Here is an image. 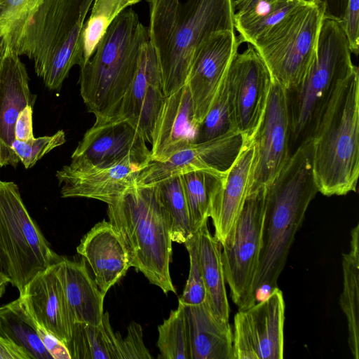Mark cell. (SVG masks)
<instances>
[{
	"label": "cell",
	"instance_id": "9",
	"mask_svg": "<svg viewBox=\"0 0 359 359\" xmlns=\"http://www.w3.org/2000/svg\"><path fill=\"white\" fill-rule=\"evenodd\" d=\"M62 257L31 217L13 182L0 180V266L21 294L39 272Z\"/></svg>",
	"mask_w": 359,
	"mask_h": 359
},
{
	"label": "cell",
	"instance_id": "35",
	"mask_svg": "<svg viewBox=\"0 0 359 359\" xmlns=\"http://www.w3.org/2000/svg\"><path fill=\"white\" fill-rule=\"evenodd\" d=\"M43 0H4L0 5V38L14 50L29 20Z\"/></svg>",
	"mask_w": 359,
	"mask_h": 359
},
{
	"label": "cell",
	"instance_id": "41",
	"mask_svg": "<svg viewBox=\"0 0 359 359\" xmlns=\"http://www.w3.org/2000/svg\"><path fill=\"white\" fill-rule=\"evenodd\" d=\"M33 107L28 105L19 114L14 126L15 138L27 141L34 138L33 133Z\"/></svg>",
	"mask_w": 359,
	"mask_h": 359
},
{
	"label": "cell",
	"instance_id": "27",
	"mask_svg": "<svg viewBox=\"0 0 359 359\" xmlns=\"http://www.w3.org/2000/svg\"><path fill=\"white\" fill-rule=\"evenodd\" d=\"M343 290L339 305L348 325V344L359 358V224L351 231L350 249L342 254Z\"/></svg>",
	"mask_w": 359,
	"mask_h": 359
},
{
	"label": "cell",
	"instance_id": "12",
	"mask_svg": "<svg viewBox=\"0 0 359 359\" xmlns=\"http://www.w3.org/2000/svg\"><path fill=\"white\" fill-rule=\"evenodd\" d=\"M225 81L236 130L244 138H252L264 116L273 81L252 44L235 55Z\"/></svg>",
	"mask_w": 359,
	"mask_h": 359
},
{
	"label": "cell",
	"instance_id": "39",
	"mask_svg": "<svg viewBox=\"0 0 359 359\" xmlns=\"http://www.w3.org/2000/svg\"><path fill=\"white\" fill-rule=\"evenodd\" d=\"M127 330L125 338H122L118 333H115L116 359L152 358L144 345L141 325L135 322H131Z\"/></svg>",
	"mask_w": 359,
	"mask_h": 359
},
{
	"label": "cell",
	"instance_id": "31",
	"mask_svg": "<svg viewBox=\"0 0 359 359\" xmlns=\"http://www.w3.org/2000/svg\"><path fill=\"white\" fill-rule=\"evenodd\" d=\"M305 0H270L257 4L241 14H235L234 27L243 43H252Z\"/></svg>",
	"mask_w": 359,
	"mask_h": 359
},
{
	"label": "cell",
	"instance_id": "26",
	"mask_svg": "<svg viewBox=\"0 0 359 359\" xmlns=\"http://www.w3.org/2000/svg\"><path fill=\"white\" fill-rule=\"evenodd\" d=\"M205 223L198 230V253L205 290V302L219 319L229 320V304L222 259V245Z\"/></svg>",
	"mask_w": 359,
	"mask_h": 359
},
{
	"label": "cell",
	"instance_id": "5",
	"mask_svg": "<svg viewBox=\"0 0 359 359\" xmlns=\"http://www.w3.org/2000/svg\"><path fill=\"white\" fill-rule=\"evenodd\" d=\"M318 192L355 191L359 175V72L355 66L332 95L311 137Z\"/></svg>",
	"mask_w": 359,
	"mask_h": 359
},
{
	"label": "cell",
	"instance_id": "48",
	"mask_svg": "<svg viewBox=\"0 0 359 359\" xmlns=\"http://www.w3.org/2000/svg\"><path fill=\"white\" fill-rule=\"evenodd\" d=\"M316 1H323V0H316Z\"/></svg>",
	"mask_w": 359,
	"mask_h": 359
},
{
	"label": "cell",
	"instance_id": "42",
	"mask_svg": "<svg viewBox=\"0 0 359 359\" xmlns=\"http://www.w3.org/2000/svg\"><path fill=\"white\" fill-rule=\"evenodd\" d=\"M0 359H29L28 355L10 339L0 334Z\"/></svg>",
	"mask_w": 359,
	"mask_h": 359
},
{
	"label": "cell",
	"instance_id": "22",
	"mask_svg": "<svg viewBox=\"0 0 359 359\" xmlns=\"http://www.w3.org/2000/svg\"><path fill=\"white\" fill-rule=\"evenodd\" d=\"M19 297L36 320L67 345L74 323L55 264L34 276Z\"/></svg>",
	"mask_w": 359,
	"mask_h": 359
},
{
	"label": "cell",
	"instance_id": "34",
	"mask_svg": "<svg viewBox=\"0 0 359 359\" xmlns=\"http://www.w3.org/2000/svg\"><path fill=\"white\" fill-rule=\"evenodd\" d=\"M158 358L191 359L188 333L182 304L171 311L169 317L158 325Z\"/></svg>",
	"mask_w": 359,
	"mask_h": 359
},
{
	"label": "cell",
	"instance_id": "33",
	"mask_svg": "<svg viewBox=\"0 0 359 359\" xmlns=\"http://www.w3.org/2000/svg\"><path fill=\"white\" fill-rule=\"evenodd\" d=\"M154 185L171 218L172 241L184 243L194 231L180 176L165 179Z\"/></svg>",
	"mask_w": 359,
	"mask_h": 359
},
{
	"label": "cell",
	"instance_id": "6",
	"mask_svg": "<svg viewBox=\"0 0 359 359\" xmlns=\"http://www.w3.org/2000/svg\"><path fill=\"white\" fill-rule=\"evenodd\" d=\"M93 1L43 0L14 48L34 60L50 90H59L73 66L83 63V29Z\"/></svg>",
	"mask_w": 359,
	"mask_h": 359
},
{
	"label": "cell",
	"instance_id": "25",
	"mask_svg": "<svg viewBox=\"0 0 359 359\" xmlns=\"http://www.w3.org/2000/svg\"><path fill=\"white\" fill-rule=\"evenodd\" d=\"M181 304L185 316L190 358L233 359V332L229 320L216 317L205 301L197 305Z\"/></svg>",
	"mask_w": 359,
	"mask_h": 359
},
{
	"label": "cell",
	"instance_id": "20",
	"mask_svg": "<svg viewBox=\"0 0 359 359\" xmlns=\"http://www.w3.org/2000/svg\"><path fill=\"white\" fill-rule=\"evenodd\" d=\"M198 130L190 90L185 84L165 97L153 128L151 161H165L197 142Z\"/></svg>",
	"mask_w": 359,
	"mask_h": 359
},
{
	"label": "cell",
	"instance_id": "45",
	"mask_svg": "<svg viewBox=\"0 0 359 359\" xmlns=\"http://www.w3.org/2000/svg\"><path fill=\"white\" fill-rule=\"evenodd\" d=\"M4 49V43L1 40V39L0 38V67L1 65V62H2Z\"/></svg>",
	"mask_w": 359,
	"mask_h": 359
},
{
	"label": "cell",
	"instance_id": "44",
	"mask_svg": "<svg viewBox=\"0 0 359 359\" xmlns=\"http://www.w3.org/2000/svg\"><path fill=\"white\" fill-rule=\"evenodd\" d=\"M10 283L9 278L4 273L0 272V298L4 294L6 285Z\"/></svg>",
	"mask_w": 359,
	"mask_h": 359
},
{
	"label": "cell",
	"instance_id": "43",
	"mask_svg": "<svg viewBox=\"0 0 359 359\" xmlns=\"http://www.w3.org/2000/svg\"><path fill=\"white\" fill-rule=\"evenodd\" d=\"M270 0H233L235 14H241L251 9L257 4Z\"/></svg>",
	"mask_w": 359,
	"mask_h": 359
},
{
	"label": "cell",
	"instance_id": "1",
	"mask_svg": "<svg viewBox=\"0 0 359 359\" xmlns=\"http://www.w3.org/2000/svg\"><path fill=\"white\" fill-rule=\"evenodd\" d=\"M318 192L311 138L291 154L266 189L262 247L252 285L256 299L263 287H277L295 234Z\"/></svg>",
	"mask_w": 359,
	"mask_h": 359
},
{
	"label": "cell",
	"instance_id": "10",
	"mask_svg": "<svg viewBox=\"0 0 359 359\" xmlns=\"http://www.w3.org/2000/svg\"><path fill=\"white\" fill-rule=\"evenodd\" d=\"M265 191L247 197L236 224L222 245V259L226 282L238 309L257 302L252 292L262 247Z\"/></svg>",
	"mask_w": 359,
	"mask_h": 359
},
{
	"label": "cell",
	"instance_id": "40",
	"mask_svg": "<svg viewBox=\"0 0 359 359\" xmlns=\"http://www.w3.org/2000/svg\"><path fill=\"white\" fill-rule=\"evenodd\" d=\"M339 22L351 53L357 56L359 52V0H348Z\"/></svg>",
	"mask_w": 359,
	"mask_h": 359
},
{
	"label": "cell",
	"instance_id": "38",
	"mask_svg": "<svg viewBox=\"0 0 359 359\" xmlns=\"http://www.w3.org/2000/svg\"><path fill=\"white\" fill-rule=\"evenodd\" d=\"M189 252L190 267L189 278L179 302L187 305H197L205 299V290L198 253V231L184 243Z\"/></svg>",
	"mask_w": 359,
	"mask_h": 359
},
{
	"label": "cell",
	"instance_id": "8",
	"mask_svg": "<svg viewBox=\"0 0 359 359\" xmlns=\"http://www.w3.org/2000/svg\"><path fill=\"white\" fill-rule=\"evenodd\" d=\"M324 18L323 1L305 0L251 43L273 81L285 90L297 86L306 76L316 53Z\"/></svg>",
	"mask_w": 359,
	"mask_h": 359
},
{
	"label": "cell",
	"instance_id": "29",
	"mask_svg": "<svg viewBox=\"0 0 359 359\" xmlns=\"http://www.w3.org/2000/svg\"><path fill=\"white\" fill-rule=\"evenodd\" d=\"M225 173L195 170L180 175L194 233L208 223L210 202Z\"/></svg>",
	"mask_w": 359,
	"mask_h": 359
},
{
	"label": "cell",
	"instance_id": "14",
	"mask_svg": "<svg viewBox=\"0 0 359 359\" xmlns=\"http://www.w3.org/2000/svg\"><path fill=\"white\" fill-rule=\"evenodd\" d=\"M243 43L235 30H222L208 36L197 48L187 83L197 125L203 121L226 78L230 64Z\"/></svg>",
	"mask_w": 359,
	"mask_h": 359
},
{
	"label": "cell",
	"instance_id": "19",
	"mask_svg": "<svg viewBox=\"0 0 359 359\" xmlns=\"http://www.w3.org/2000/svg\"><path fill=\"white\" fill-rule=\"evenodd\" d=\"M35 100L25 65L13 48L4 46L0 67V167H17L19 159L11 149L15 123L20 111L33 107Z\"/></svg>",
	"mask_w": 359,
	"mask_h": 359
},
{
	"label": "cell",
	"instance_id": "17",
	"mask_svg": "<svg viewBox=\"0 0 359 359\" xmlns=\"http://www.w3.org/2000/svg\"><path fill=\"white\" fill-rule=\"evenodd\" d=\"M139 130L126 119L96 122L86 130L72 161L109 166L131 158L149 163L151 151Z\"/></svg>",
	"mask_w": 359,
	"mask_h": 359
},
{
	"label": "cell",
	"instance_id": "13",
	"mask_svg": "<svg viewBox=\"0 0 359 359\" xmlns=\"http://www.w3.org/2000/svg\"><path fill=\"white\" fill-rule=\"evenodd\" d=\"M252 140L255 157L248 196L266 190L290 156L286 90L274 81L264 116Z\"/></svg>",
	"mask_w": 359,
	"mask_h": 359
},
{
	"label": "cell",
	"instance_id": "16",
	"mask_svg": "<svg viewBox=\"0 0 359 359\" xmlns=\"http://www.w3.org/2000/svg\"><path fill=\"white\" fill-rule=\"evenodd\" d=\"M243 141L242 134L233 133L193 143L165 161H151L140 173L135 184L154 185L165 179L195 170L225 173L237 158Z\"/></svg>",
	"mask_w": 359,
	"mask_h": 359
},
{
	"label": "cell",
	"instance_id": "24",
	"mask_svg": "<svg viewBox=\"0 0 359 359\" xmlns=\"http://www.w3.org/2000/svg\"><path fill=\"white\" fill-rule=\"evenodd\" d=\"M55 268L74 323L100 325L105 295L90 277L85 259L74 261L62 257Z\"/></svg>",
	"mask_w": 359,
	"mask_h": 359
},
{
	"label": "cell",
	"instance_id": "46",
	"mask_svg": "<svg viewBox=\"0 0 359 359\" xmlns=\"http://www.w3.org/2000/svg\"><path fill=\"white\" fill-rule=\"evenodd\" d=\"M4 1V0H0V5L1 4V3Z\"/></svg>",
	"mask_w": 359,
	"mask_h": 359
},
{
	"label": "cell",
	"instance_id": "4",
	"mask_svg": "<svg viewBox=\"0 0 359 359\" xmlns=\"http://www.w3.org/2000/svg\"><path fill=\"white\" fill-rule=\"evenodd\" d=\"M107 206L109 222L126 250L130 266L165 294L175 293L170 273L171 218L156 185L135 184Z\"/></svg>",
	"mask_w": 359,
	"mask_h": 359
},
{
	"label": "cell",
	"instance_id": "3",
	"mask_svg": "<svg viewBox=\"0 0 359 359\" xmlns=\"http://www.w3.org/2000/svg\"><path fill=\"white\" fill-rule=\"evenodd\" d=\"M148 30L131 8L109 25L91 57L81 66L79 83L87 111L96 122L116 120L135 76Z\"/></svg>",
	"mask_w": 359,
	"mask_h": 359
},
{
	"label": "cell",
	"instance_id": "37",
	"mask_svg": "<svg viewBox=\"0 0 359 359\" xmlns=\"http://www.w3.org/2000/svg\"><path fill=\"white\" fill-rule=\"evenodd\" d=\"M66 142L65 133L60 130L50 136H43L27 141L15 139L11 149L25 168L33 167L44 155Z\"/></svg>",
	"mask_w": 359,
	"mask_h": 359
},
{
	"label": "cell",
	"instance_id": "28",
	"mask_svg": "<svg viewBox=\"0 0 359 359\" xmlns=\"http://www.w3.org/2000/svg\"><path fill=\"white\" fill-rule=\"evenodd\" d=\"M0 334L21 348L29 359H53L29 321L20 297L0 307Z\"/></svg>",
	"mask_w": 359,
	"mask_h": 359
},
{
	"label": "cell",
	"instance_id": "21",
	"mask_svg": "<svg viewBox=\"0 0 359 359\" xmlns=\"http://www.w3.org/2000/svg\"><path fill=\"white\" fill-rule=\"evenodd\" d=\"M254 157L252 137L244 138L237 158L211 199L209 217L221 245L231 233L247 199Z\"/></svg>",
	"mask_w": 359,
	"mask_h": 359
},
{
	"label": "cell",
	"instance_id": "47",
	"mask_svg": "<svg viewBox=\"0 0 359 359\" xmlns=\"http://www.w3.org/2000/svg\"><path fill=\"white\" fill-rule=\"evenodd\" d=\"M0 272H2V271H1V266H0ZM2 273H3V272H2Z\"/></svg>",
	"mask_w": 359,
	"mask_h": 359
},
{
	"label": "cell",
	"instance_id": "30",
	"mask_svg": "<svg viewBox=\"0 0 359 359\" xmlns=\"http://www.w3.org/2000/svg\"><path fill=\"white\" fill-rule=\"evenodd\" d=\"M113 334L107 312L97 325L75 323L66 345L71 359H113Z\"/></svg>",
	"mask_w": 359,
	"mask_h": 359
},
{
	"label": "cell",
	"instance_id": "2",
	"mask_svg": "<svg viewBox=\"0 0 359 359\" xmlns=\"http://www.w3.org/2000/svg\"><path fill=\"white\" fill-rule=\"evenodd\" d=\"M233 0H147L149 40L168 96L187 83L197 48L211 34L235 30Z\"/></svg>",
	"mask_w": 359,
	"mask_h": 359
},
{
	"label": "cell",
	"instance_id": "15",
	"mask_svg": "<svg viewBox=\"0 0 359 359\" xmlns=\"http://www.w3.org/2000/svg\"><path fill=\"white\" fill-rule=\"evenodd\" d=\"M148 165L131 158L109 166L72 161L58 170L55 176L59 184H62V198H87L110 205L135 184L137 177Z\"/></svg>",
	"mask_w": 359,
	"mask_h": 359
},
{
	"label": "cell",
	"instance_id": "32",
	"mask_svg": "<svg viewBox=\"0 0 359 359\" xmlns=\"http://www.w3.org/2000/svg\"><path fill=\"white\" fill-rule=\"evenodd\" d=\"M141 0H94L90 14L85 22L83 34V63L93 54L95 48L111 22L128 7Z\"/></svg>",
	"mask_w": 359,
	"mask_h": 359
},
{
	"label": "cell",
	"instance_id": "36",
	"mask_svg": "<svg viewBox=\"0 0 359 359\" xmlns=\"http://www.w3.org/2000/svg\"><path fill=\"white\" fill-rule=\"evenodd\" d=\"M238 133L236 130L225 79L198 130L197 142Z\"/></svg>",
	"mask_w": 359,
	"mask_h": 359
},
{
	"label": "cell",
	"instance_id": "18",
	"mask_svg": "<svg viewBox=\"0 0 359 359\" xmlns=\"http://www.w3.org/2000/svg\"><path fill=\"white\" fill-rule=\"evenodd\" d=\"M161 73L148 39L142 43L137 70L126 94L117 119H126L151 144L154 126L165 100Z\"/></svg>",
	"mask_w": 359,
	"mask_h": 359
},
{
	"label": "cell",
	"instance_id": "7",
	"mask_svg": "<svg viewBox=\"0 0 359 359\" xmlns=\"http://www.w3.org/2000/svg\"><path fill=\"white\" fill-rule=\"evenodd\" d=\"M354 67L339 21L325 18L316 53L306 76L297 86L285 90L290 155L312 137L336 88Z\"/></svg>",
	"mask_w": 359,
	"mask_h": 359
},
{
	"label": "cell",
	"instance_id": "23",
	"mask_svg": "<svg viewBox=\"0 0 359 359\" xmlns=\"http://www.w3.org/2000/svg\"><path fill=\"white\" fill-rule=\"evenodd\" d=\"M92 269L95 282L104 295L130 267L124 246L109 222L97 223L76 248Z\"/></svg>",
	"mask_w": 359,
	"mask_h": 359
},
{
	"label": "cell",
	"instance_id": "11",
	"mask_svg": "<svg viewBox=\"0 0 359 359\" xmlns=\"http://www.w3.org/2000/svg\"><path fill=\"white\" fill-rule=\"evenodd\" d=\"M285 304L278 287L233 318V359H282Z\"/></svg>",
	"mask_w": 359,
	"mask_h": 359
}]
</instances>
